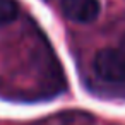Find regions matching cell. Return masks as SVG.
<instances>
[{"label":"cell","instance_id":"obj_3","mask_svg":"<svg viewBox=\"0 0 125 125\" xmlns=\"http://www.w3.org/2000/svg\"><path fill=\"white\" fill-rule=\"evenodd\" d=\"M19 16L17 0H0V26L16 21Z\"/></svg>","mask_w":125,"mask_h":125},{"label":"cell","instance_id":"obj_4","mask_svg":"<svg viewBox=\"0 0 125 125\" xmlns=\"http://www.w3.org/2000/svg\"><path fill=\"white\" fill-rule=\"evenodd\" d=\"M120 52L125 55V36L122 38V41H120Z\"/></svg>","mask_w":125,"mask_h":125},{"label":"cell","instance_id":"obj_2","mask_svg":"<svg viewBox=\"0 0 125 125\" xmlns=\"http://www.w3.org/2000/svg\"><path fill=\"white\" fill-rule=\"evenodd\" d=\"M62 12L67 19L79 24H91L99 17V0H62Z\"/></svg>","mask_w":125,"mask_h":125},{"label":"cell","instance_id":"obj_1","mask_svg":"<svg viewBox=\"0 0 125 125\" xmlns=\"http://www.w3.org/2000/svg\"><path fill=\"white\" fill-rule=\"evenodd\" d=\"M93 67H94L96 75L106 82L125 81V55L120 52V48L99 50L94 57Z\"/></svg>","mask_w":125,"mask_h":125}]
</instances>
